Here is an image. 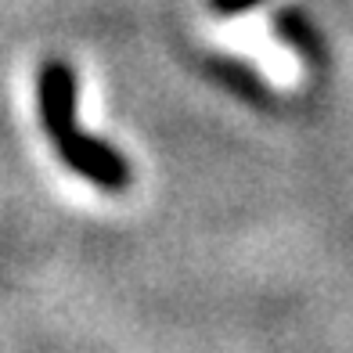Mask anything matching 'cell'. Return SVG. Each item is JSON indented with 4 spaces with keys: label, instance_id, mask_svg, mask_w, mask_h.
I'll use <instances>...</instances> for the list:
<instances>
[{
    "label": "cell",
    "instance_id": "cell-1",
    "mask_svg": "<svg viewBox=\"0 0 353 353\" xmlns=\"http://www.w3.org/2000/svg\"><path fill=\"white\" fill-rule=\"evenodd\" d=\"M54 148H58V159L76 176H83V181H90L101 191H126L130 181H134V170H130V163H126V155L119 148H112L108 141L83 134L79 123L72 126V130H65L61 137H54Z\"/></svg>",
    "mask_w": 353,
    "mask_h": 353
},
{
    "label": "cell",
    "instance_id": "cell-2",
    "mask_svg": "<svg viewBox=\"0 0 353 353\" xmlns=\"http://www.w3.org/2000/svg\"><path fill=\"white\" fill-rule=\"evenodd\" d=\"M76 69L61 58H47L37 76V108L47 137H61L76 126Z\"/></svg>",
    "mask_w": 353,
    "mask_h": 353
},
{
    "label": "cell",
    "instance_id": "cell-3",
    "mask_svg": "<svg viewBox=\"0 0 353 353\" xmlns=\"http://www.w3.org/2000/svg\"><path fill=\"white\" fill-rule=\"evenodd\" d=\"M274 29L285 37L288 47H296V51L307 58V61H325V43H321V33L314 29V22L307 19V11L299 8H281L274 14Z\"/></svg>",
    "mask_w": 353,
    "mask_h": 353
},
{
    "label": "cell",
    "instance_id": "cell-4",
    "mask_svg": "<svg viewBox=\"0 0 353 353\" xmlns=\"http://www.w3.org/2000/svg\"><path fill=\"white\" fill-rule=\"evenodd\" d=\"M256 4H263V0H210V8H213L216 14H223V19L242 14V11H249V8H256Z\"/></svg>",
    "mask_w": 353,
    "mask_h": 353
}]
</instances>
